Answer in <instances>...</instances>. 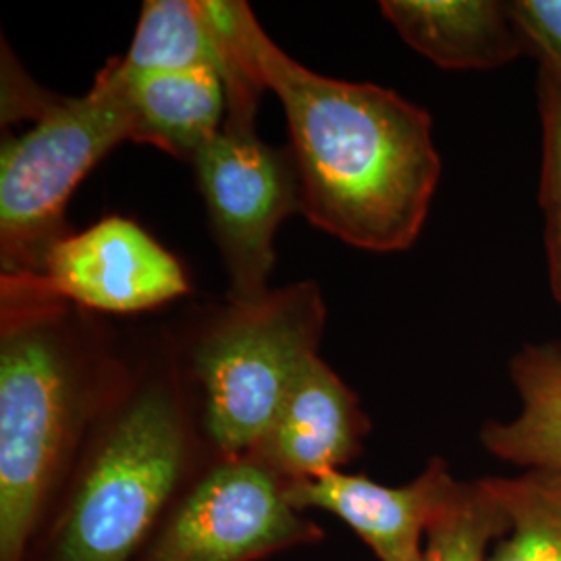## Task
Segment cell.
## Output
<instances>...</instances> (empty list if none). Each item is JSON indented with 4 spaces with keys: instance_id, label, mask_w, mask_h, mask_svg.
<instances>
[{
    "instance_id": "30bf717a",
    "label": "cell",
    "mask_w": 561,
    "mask_h": 561,
    "mask_svg": "<svg viewBox=\"0 0 561 561\" xmlns=\"http://www.w3.org/2000/svg\"><path fill=\"white\" fill-rule=\"evenodd\" d=\"M368 428L358 396L317 356L301 368L252 458L287 482L317 479L354 460Z\"/></svg>"
},
{
    "instance_id": "6da1fadb",
    "label": "cell",
    "mask_w": 561,
    "mask_h": 561,
    "mask_svg": "<svg viewBox=\"0 0 561 561\" xmlns=\"http://www.w3.org/2000/svg\"><path fill=\"white\" fill-rule=\"evenodd\" d=\"M204 9L280 101L306 219L366 252L412 248L442 180L431 115L393 90L306 69L248 2L204 0Z\"/></svg>"
},
{
    "instance_id": "9c48e42d",
    "label": "cell",
    "mask_w": 561,
    "mask_h": 561,
    "mask_svg": "<svg viewBox=\"0 0 561 561\" xmlns=\"http://www.w3.org/2000/svg\"><path fill=\"white\" fill-rule=\"evenodd\" d=\"M454 484L447 463L435 458L416 481L403 486L335 470L289 482V500L300 512L322 510L340 518L381 561H421L426 528Z\"/></svg>"
},
{
    "instance_id": "ac0fdd59",
    "label": "cell",
    "mask_w": 561,
    "mask_h": 561,
    "mask_svg": "<svg viewBox=\"0 0 561 561\" xmlns=\"http://www.w3.org/2000/svg\"><path fill=\"white\" fill-rule=\"evenodd\" d=\"M510 9L528 55L561 62V0H512Z\"/></svg>"
},
{
    "instance_id": "52a82bcc",
    "label": "cell",
    "mask_w": 561,
    "mask_h": 561,
    "mask_svg": "<svg viewBox=\"0 0 561 561\" xmlns=\"http://www.w3.org/2000/svg\"><path fill=\"white\" fill-rule=\"evenodd\" d=\"M236 306L262 300L280 222L300 210L291 154L262 141L256 121L225 119L192 161Z\"/></svg>"
},
{
    "instance_id": "7a4b0ae2",
    "label": "cell",
    "mask_w": 561,
    "mask_h": 561,
    "mask_svg": "<svg viewBox=\"0 0 561 561\" xmlns=\"http://www.w3.org/2000/svg\"><path fill=\"white\" fill-rule=\"evenodd\" d=\"M0 300V561H27L125 375L38 277H2Z\"/></svg>"
},
{
    "instance_id": "7c38bea8",
    "label": "cell",
    "mask_w": 561,
    "mask_h": 561,
    "mask_svg": "<svg viewBox=\"0 0 561 561\" xmlns=\"http://www.w3.org/2000/svg\"><path fill=\"white\" fill-rule=\"evenodd\" d=\"M125 73L134 111L131 141L192 162L221 131L227 94L215 69Z\"/></svg>"
},
{
    "instance_id": "277c9868",
    "label": "cell",
    "mask_w": 561,
    "mask_h": 561,
    "mask_svg": "<svg viewBox=\"0 0 561 561\" xmlns=\"http://www.w3.org/2000/svg\"><path fill=\"white\" fill-rule=\"evenodd\" d=\"M36 123L0 150L2 277H41L50 250L69 236L65 206L80 181L121 141H131L134 111L121 57L106 60L78 99L41 90Z\"/></svg>"
},
{
    "instance_id": "4fadbf2b",
    "label": "cell",
    "mask_w": 561,
    "mask_h": 561,
    "mask_svg": "<svg viewBox=\"0 0 561 561\" xmlns=\"http://www.w3.org/2000/svg\"><path fill=\"white\" fill-rule=\"evenodd\" d=\"M510 377L520 412L489 422L482 445L500 460L561 472V341L526 343L510 362Z\"/></svg>"
},
{
    "instance_id": "d6986e66",
    "label": "cell",
    "mask_w": 561,
    "mask_h": 561,
    "mask_svg": "<svg viewBox=\"0 0 561 561\" xmlns=\"http://www.w3.org/2000/svg\"><path fill=\"white\" fill-rule=\"evenodd\" d=\"M539 60V99L551 102L561 115V62L551 57Z\"/></svg>"
},
{
    "instance_id": "8992f818",
    "label": "cell",
    "mask_w": 561,
    "mask_h": 561,
    "mask_svg": "<svg viewBox=\"0 0 561 561\" xmlns=\"http://www.w3.org/2000/svg\"><path fill=\"white\" fill-rule=\"evenodd\" d=\"M322 537L277 472L252 456L219 458L181 491L138 561H261Z\"/></svg>"
},
{
    "instance_id": "ba28073f",
    "label": "cell",
    "mask_w": 561,
    "mask_h": 561,
    "mask_svg": "<svg viewBox=\"0 0 561 561\" xmlns=\"http://www.w3.org/2000/svg\"><path fill=\"white\" fill-rule=\"evenodd\" d=\"M38 279L78 308L113 314L152 310L190 291L180 261L125 217L69 233L50 250Z\"/></svg>"
},
{
    "instance_id": "2e32d148",
    "label": "cell",
    "mask_w": 561,
    "mask_h": 561,
    "mask_svg": "<svg viewBox=\"0 0 561 561\" xmlns=\"http://www.w3.org/2000/svg\"><path fill=\"white\" fill-rule=\"evenodd\" d=\"M507 530V518L489 481H456L428 524L421 561H489V547Z\"/></svg>"
},
{
    "instance_id": "3957f363",
    "label": "cell",
    "mask_w": 561,
    "mask_h": 561,
    "mask_svg": "<svg viewBox=\"0 0 561 561\" xmlns=\"http://www.w3.org/2000/svg\"><path fill=\"white\" fill-rule=\"evenodd\" d=\"M196 449L178 373L123 377L27 561H138L196 477Z\"/></svg>"
},
{
    "instance_id": "5bb4252c",
    "label": "cell",
    "mask_w": 561,
    "mask_h": 561,
    "mask_svg": "<svg viewBox=\"0 0 561 561\" xmlns=\"http://www.w3.org/2000/svg\"><path fill=\"white\" fill-rule=\"evenodd\" d=\"M121 59L129 73L215 69L222 80L233 50L202 0H146L131 46Z\"/></svg>"
},
{
    "instance_id": "9a60e30c",
    "label": "cell",
    "mask_w": 561,
    "mask_h": 561,
    "mask_svg": "<svg viewBox=\"0 0 561 561\" xmlns=\"http://www.w3.org/2000/svg\"><path fill=\"white\" fill-rule=\"evenodd\" d=\"M486 481L507 518L489 561H561V472Z\"/></svg>"
},
{
    "instance_id": "5b68a950",
    "label": "cell",
    "mask_w": 561,
    "mask_h": 561,
    "mask_svg": "<svg viewBox=\"0 0 561 561\" xmlns=\"http://www.w3.org/2000/svg\"><path fill=\"white\" fill-rule=\"evenodd\" d=\"M324 321L319 285L301 280L254 304H231L196 337L190 368L202 431L219 458L259 449L301 368L319 356Z\"/></svg>"
},
{
    "instance_id": "8fae6325",
    "label": "cell",
    "mask_w": 561,
    "mask_h": 561,
    "mask_svg": "<svg viewBox=\"0 0 561 561\" xmlns=\"http://www.w3.org/2000/svg\"><path fill=\"white\" fill-rule=\"evenodd\" d=\"M379 7L401 41L442 69L486 71L528 55L510 2L382 0Z\"/></svg>"
},
{
    "instance_id": "e0dca14e",
    "label": "cell",
    "mask_w": 561,
    "mask_h": 561,
    "mask_svg": "<svg viewBox=\"0 0 561 561\" xmlns=\"http://www.w3.org/2000/svg\"><path fill=\"white\" fill-rule=\"evenodd\" d=\"M541 101L542 162L539 202L545 219V252L553 298L561 306V115Z\"/></svg>"
}]
</instances>
